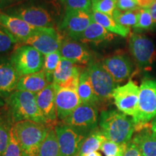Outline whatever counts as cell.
<instances>
[{"label": "cell", "instance_id": "cell-26", "mask_svg": "<svg viewBox=\"0 0 156 156\" xmlns=\"http://www.w3.org/2000/svg\"><path fill=\"white\" fill-rule=\"evenodd\" d=\"M106 140V138L101 132L100 129L97 128L84 140L78 156H84L93 152L98 151L101 149V145Z\"/></svg>", "mask_w": 156, "mask_h": 156}, {"label": "cell", "instance_id": "cell-8", "mask_svg": "<svg viewBox=\"0 0 156 156\" xmlns=\"http://www.w3.org/2000/svg\"><path fill=\"white\" fill-rule=\"evenodd\" d=\"M129 47L140 68L151 69L156 60V48L151 39L143 35L133 33L130 34Z\"/></svg>", "mask_w": 156, "mask_h": 156}, {"label": "cell", "instance_id": "cell-31", "mask_svg": "<svg viewBox=\"0 0 156 156\" xmlns=\"http://www.w3.org/2000/svg\"><path fill=\"white\" fill-rule=\"evenodd\" d=\"M155 25L149 9L140 8L138 12L137 21L133 28L134 31L138 33L144 30H151L155 28Z\"/></svg>", "mask_w": 156, "mask_h": 156}, {"label": "cell", "instance_id": "cell-44", "mask_svg": "<svg viewBox=\"0 0 156 156\" xmlns=\"http://www.w3.org/2000/svg\"><path fill=\"white\" fill-rule=\"evenodd\" d=\"M4 106V103L2 101L1 99H0V106Z\"/></svg>", "mask_w": 156, "mask_h": 156}, {"label": "cell", "instance_id": "cell-25", "mask_svg": "<svg viewBox=\"0 0 156 156\" xmlns=\"http://www.w3.org/2000/svg\"><path fill=\"white\" fill-rule=\"evenodd\" d=\"M93 21L100 24L108 32L119 35L122 37H127L130 34V28L118 24L112 17L96 11H92Z\"/></svg>", "mask_w": 156, "mask_h": 156}, {"label": "cell", "instance_id": "cell-22", "mask_svg": "<svg viewBox=\"0 0 156 156\" xmlns=\"http://www.w3.org/2000/svg\"><path fill=\"white\" fill-rule=\"evenodd\" d=\"M48 84L49 83L46 80L44 72L41 70L38 73L20 77L16 90L27 91L37 94L47 86Z\"/></svg>", "mask_w": 156, "mask_h": 156}, {"label": "cell", "instance_id": "cell-7", "mask_svg": "<svg viewBox=\"0 0 156 156\" xmlns=\"http://www.w3.org/2000/svg\"><path fill=\"white\" fill-rule=\"evenodd\" d=\"M90 81L95 94L100 102L112 98L114 90L118 87L112 75L100 62H90L87 68Z\"/></svg>", "mask_w": 156, "mask_h": 156}, {"label": "cell", "instance_id": "cell-10", "mask_svg": "<svg viewBox=\"0 0 156 156\" xmlns=\"http://www.w3.org/2000/svg\"><path fill=\"white\" fill-rule=\"evenodd\" d=\"M6 13L23 20L35 28H54V23L52 16L44 7L40 6H20L12 7Z\"/></svg>", "mask_w": 156, "mask_h": 156}, {"label": "cell", "instance_id": "cell-45", "mask_svg": "<svg viewBox=\"0 0 156 156\" xmlns=\"http://www.w3.org/2000/svg\"><path fill=\"white\" fill-rule=\"evenodd\" d=\"M1 2H2V0H0V4H1Z\"/></svg>", "mask_w": 156, "mask_h": 156}, {"label": "cell", "instance_id": "cell-35", "mask_svg": "<svg viewBox=\"0 0 156 156\" xmlns=\"http://www.w3.org/2000/svg\"><path fill=\"white\" fill-rule=\"evenodd\" d=\"M2 156H23L22 150L12 126L8 145Z\"/></svg>", "mask_w": 156, "mask_h": 156}, {"label": "cell", "instance_id": "cell-18", "mask_svg": "<svg viewBox=\"0 0 156 156\" xmlns=\"http://www.w3.org/2000/svg\"><path fill=\"white\" fill-rule=\"evenodd\" d=\"M75 90L57 87L56 93V108L57 118L63 122L82 104Z\"/></svg>", "mask_w": 156, "mask_h": 156}, {"label": "cell", "instance_id": "cell-11", "mask_svg": "<svg viewBox=\"0 0 156 156\" xmlns=\"http://www.w3.org/2000/svg\"><path fill=\"white\" fill-rule=\"evenodd\" d=\"M139 90L140 87L132 80L114 90L112 98L119 112L132 118L135 116L138 108Z\"/></svg>", "mask_w": 156, "mask_h": 156}, {"label": "cell", "instance_id": "cell-29", "mask_svg": "<svg viewBox=\"0 0 156 156\" xmlns=\"http://www.w3.org/2000/svg\"><path fill=\"white\" fill-rule=\"evenodd\" d=\"M61 60L62 55L59 51L45 56L44 67L42 70L44 72L48 83H53L54 72L57 69Z\"/></svg>", "mask_w": 156, "mask_h": 156}, {"label": "cell", "instance_id": "cell-34", "mask_svg": "<svg viewBox=\"0 0 156 156\" xmlns=\"http://www.w3.org/2000/svg\"><path fill=\"white\" fill-rule=\"evenodd\" d=\"M92 11H96L112 17L116 9L117 0H90Z\"/></svg>", "mask_w": 156, "mask_h": 156}, {"label": "cell", "instance_id": "cell-39", "mask_svg": "<svg viewBox=\"0 0 156 156\" xmlns=\"http://www.w3.org/2000/svg\"><path fill=\"white\" fill-rule=\"evenodd\" d=\"M155 0H136L138 7L141 9H149Z\"/></svg>", "mask_w": 156, "mask_h": 156}, {"label": "cell", "instance_id": "cell-3", "mask_svg": "<svg viewBox=\"0 0 156 156\" xmlns=\"http://www.w3.org/2000/svg\"><path fill=\"white\" fill-rule=\"evenodd\" d=\"M22 150L23 156H38L50 127L33 121L25 120L12 125Z\"/></svg>", "mask_w": 156, "mask_h": 156}, {"label": "cell", "instance_id": "cell-9", "mask_svg": "<svg viewBox=\"0 0 156 156\" xmlns=\"http://www.w3.org/2000/svg\"><path fill=\"white\" fill-rule=\"evenodd\" d=\"M93 21L92 12L66 9L58 28L71 39L79 41L82 34Z\"/></svg>", "mask_w": 156, "mask_h": 156}, {"label": "cell", "instance_id": "cell-40", "mask_svg": "<svg viewBox=\"0 0 156 156\" xmlns=\"http://www.w3.org/2000/svg\"><path fill=\"white\" fill-rule=\"evenodd\" d=\"M23 0H2V2L0 4V9L5 8L10 5H14L16 3L20 2H22Z\"/></svg>", "mask_w": 156, "mask_h": 156}, {"label": "cell", "instance_id": "cell-24", "mask_svg": "<svg viewBox=\"0 0 156 156\" xmlns=\"http://www.w3.org/2000/svg\"><path fill=\"white\" fill-rule=\"evenodd\" d=\"M76 91L83 103H87V104L96 106L97 103H100L93 90L87 69L80 73Z\"/></svg>", "mask_w": 156, "mask_h": 156}, {"label": "cell", "instance_id": "cell-19", "mask_svg": "<svg viewBox=\"0 0 156 156\" xmlns=\"http://www.w3.org/2000/svg\"><path fill=\"white\" fill-rule=\"evenodd\" d=\"M20 76L7 58H0V96L7 98L17 88Z\"/></svg>", "mask_w": 156, "mask_h": 156}, {"label": "cell", "instance_id": "cell-1", "mask_svg": "<svg viewBox=\"0 0 156 156\" xmlns=\"http://www.w3.org/2000/svg\"><path fill=\"white\" fill-rule=\"evenodd\" d=\"M99 126L106 140L118 144L128 143L135 132L133 119L116 110L101 112Z\"/></svg>", "mask_w": 156, "mask_h": 156}, {"label": "cell", "instance_id": "cell-15", "mask_svg": "<svg viewBox=\"0 0 156 156\" xmlns=\"http://www.w3.org/2000/svg\"><path fill=\"white\" fill-rule=\"evenodd\" d=\"M0 25H2L18 42L23 43L33 35L39 28H35L18 17L0 12Z\"/></svg>", "mask_w": 156, "mask_h": 156}, {"label": "cell", "instance_id": "cell-20", "mask_svg": "<svg viewBox=\"0 0 156 156\" xmlns=\"http://www.w3.org/2000/svg\"><path fill=\"white\" fill-rule=\"evenodd\" d=\"M59 51L62 58L75 64H85L90 58V54L85 46L74 40L62 41Z\"/></svg>", "mask_w": 156, "mask_h": 156}, {"label": "cell", "instance_id": "cell-23", "mask_svg": "<svg viewBox=\"0 0 156 156\" xmlns=\"http://www.w3.org/2000/svg\"><path fill=\"white\" fill-rule=\"evenodd\" d=\"M114 34L108 32L100 24L93 21L82 34L79 41L83 43L91 42L95 43V44H99V43L103 41H112L114 38Z\"/></svg>", "mask_w": 156, "mask_h": 156}, {"label": "cell", "instance_id": "cell-14", "mask_svg": "<svg viewBox=\"0 0 156 156\" xmlns=\"http://www.w3.org/2000/svg\"><path fill=\"white\" fill-rule=\"evenodd\" d=\"M56 90L57 87L54 84L49 83L41 92L36 94L37 105L42 115L46 119L49 127L56 125V120H57L56 108Z\"/></svg>", "mask_w": 156, "mask_h": 156}, {"label": "cell", "instance_id": "cell-43", "mask_svg": "<svg viewBox=\"0 0 156 156\" xmlns=\"http://www.w3.org/2000/svg\"><path fill=\"white\" fill-rule=\"evenodd\" d=\"M84 156H102V155H101V154L99 153L98 151H95V152H93V153H90L87 154V155H84Z\"/></svg>", "mask_w": 156, "mask_h": 156}, {"label": "cell", "instance_id": "cell-21", "mask_svg": "<svg viewBox=\"0 0 156 156\" xmlns=\"http://www.w3.org/2000/svg\"><path fill=\"white\" fill-rule=\"evenodd\" d=\"M132 142L138 147L142 156H156V134L145 126L134 136Z\"/></svg>", "mask_w": 156, "mask_h": 156}, {"label": "cell", "instance_id": "cell-16", "mask_svg": "<svg viewBox=\"0 0 156 156\" xmlns=\"http://www.w3.org/2000/svg\"><path fill=\"white\" fill-rule=\"evenodd\" d=\"M102 65L117 83L128 79L133 71L131 60L123 54H115L106 57L103 60Z\"/></svg>", "mask_w": 156, "mask_h": 156}, {"label": "cell", "instance_id": "cell-12", "mask_svg": "<svg viewBox=\"0 0 156 156\" xmlns=\"http://www.w3.org/2000/svg\"><path fill=\"white\" fill-rule=\"evenodd\" d=\"M54 129L57 136L60 156H78L86 136L62 122L56 124Z\"/></svg>", "mask_w": 156, "mask_h": 156}, {"label": "cell", "instance_id": "cell-17", "mask_svg": "<svg viewBox=\"0 0 156 156\" xmlns=\"http://www.w3.org/2000/svg\"><path fill=\"white\" fill-rule=\"evenodd\" d=\"M80 75V70L76 64L62 58L57 69L54 72L52 83L59 88H69L76 90Z\"/></svg>", "mask_w": 156, "mask_h": 156}, {"label": "cell", "instance_id": "cell-30", "mask_svg": "<svg viewBox=\"0 0 156 156\" xmlns=\"http://www.w3.org/2000/svg\"><path fill=\"white\" fill-rule=\"evenodd\" d=\"M140 9L126 12H122L119 9H116L113 13L112 17L118 24L122 26L129 28L130 27L134 28L137 21V15Z\"/></svg>", "mask_w": 156, "mask_h": 156}, {"label": "cell", "instance_id": "cell-33", "mask_svg": "<svg viewBox=\"0 0 156 156\" xmlns=\"http://www.w3.org/2000/svg\"><path fill=\"white\" fill-rule=\"evenodd\" d=\"M17 44L16 39L0 25V55L9 52Z\"/></svg>", "mask_w": 156, "mask_h": 156}, {"label": "cell", "instance_id": "cell-36", "mask_svg": "<svg viewBox=\"0 0 156 156\" xmlns=\"http://www.w3.org/2000/svg\"><path fill=\"white\" fill-rule=\"evenodd\" d=\"M66 9H75L92 12V4L90 0H59Z\"/></svg>", "mask_w": 156, "mask_h": 156}, {"label": "cell", "instance_id": "cell-37", "mask_svg": "<svg viewBox=\"0 0 156 156\" xmlns=\"http://www.w3.org/2000/svg\"><path fill=\"white\" fill-rule=\"evenodd\" d=\"M139 8L136 0H117L116 9L121 11H133Z\"/></svg>", "mask_w": 156, "mask_h": 156}, {"label": "cell", "instance_id": "cell-13", "mask_svg": "<svg viewBox=\"0 0 156 156\" xmlns=\"http://www.w3.org/2000/svg\"><path fill=\"white\" fill-rule=\"evenodd\" d=\"M62 42V36L54 28H38L37 32L23 44L32 46L43 55L59 51Z\"/></svg>", "mask_w": 156, "mask_h": 156}, {"label": "cell", "instance_id": "cell-42", "mask_svg": "<svg viewBox=\"0 0 156 156\" xmlns=\"http://www.w3.org/2000/svg\"><path fill=\"white\" fill-rule=\"evenodd\" d=\"M151 129H152V131H153V133H155L156 134V116L154 117L153 121H152Z\"/></svg>", "mask_w": 156, "mask_h": 156}, {"label": "cell", "instance_id": "cell-2", "mask_svg": "<svg viewBox=\"0 0 156 156\" xmlns=\"http://www.w3.org/2000/svg\"><path fill=\"white\" fill-rule=\"evenodd\" d=\"M6 103L7 111L13 124L29 120L48 126L37 105L35 93L15 90L7 98Z\"/></svg>", "mask_w": 156, "mask_h": 156}, {"label": "cell", "instance_id": "cell-4", "mask_svg": "<svg viewBox=\"0 0 156 156\" xmlns=\"http://www.w3.org/2000/svg\"><path fill=\"white\" fill-rule=\"evenodd\" d=\"M9 60L20 77L41 71L44 63V55L28 45L15 48Z\"/></svg>", "mask_w": 156, "mask_h": 156}, {"label": "cell", "instance_id": "cell-32", "mask_svg": "<svg viewBox=\"0 0 156 156\" xmlns=\"http://www.w3.org/2000/svg\"><path fill=\"white\" fill-rule=\"evenodd\" d=\"M126 144H118L106 140L101 146V151L105 156H124L125 153Z\"/></svg>", "mask_w": 156, "mask_h": 156}, {"label": "cell", "instance_id": "cell-5", "mask_svg": "<svg viewBox=\"0 0 156 156\" xmlns=\"http://www.w3.org/2000/svg\"><path fill=\"white\" fill-rule=\"evenodd\" d=\"M156 116V80H144L139 90L137 112L133 120L135 126L147 124Z\"/></svg>", "mask_w": 156, "mask_h": 156}, {"label": "cell", "instance_id": "cell-27", "mask_svg": "<svg viewBox=\"0 0 156 156\" xmlns=\"http://www.w3.org/2000/svg\"><path fill=\"white\" fill-rule=\"evenodd\" d=\"M13 124L7 111L0 110V156L3 155L8 145Z\"/></svg>", "mask_w": 156, "mask_h": 156}, {"label": "cell", "instance_id": "cell-28", "mask_svg": "<svg viewBox=\"0 0 156 156\" xmlns=\"http://www.w3.org/2000/svg\"><path fill=\"white\" fill-rule=\"evenodd\" d=\"M38 156H60L55 129L51 128L43 142Z\"/></svg>", "mask_w": 156, "mask_h": 156}, {"label": "cell", "instance_id": "cell-6", "mask_svg": "<svg viewBox=\"0 0 156 156\" xmlns=\"http://www.w3.org/2000/svg\"><path fill=\"white\" fill-rule=\"evenodd\" d=\"M98 119L96 106L82 103L62 122L87 136L98 128Z\"/></svg>", "mask_w": 156, "mask_h": 156}, {"label": "cell", "instance_id": "cell-41", "mask_svg": "<svg viewBox=\"0 0 156 156\" xmlns=\"http://www.w3.org/2000/svg\"><path fill=\"white\" fill-rule=\"evenodd\" d=\"M150 12H151V15L152 16V18H153V20L155 24H156V0L154 2L153 5L151 6L149 9Z\"/></svg>", "mask_w": 156, "mask_h": 156}, {"label": "cell", "instance_id": "cell-38", "mask_svg": "<svg viewBox=\"0 0 156 156\" xmlns=\"http://www.w3.org/2000/svg\"><path fill=\"white\" fill-rule=\"evenodd\" d=\"M124 156H142L135 144L132 141L129 142Z\"/></svg>", "mask_w": 156, "mask_h": 156}]
</instances>
